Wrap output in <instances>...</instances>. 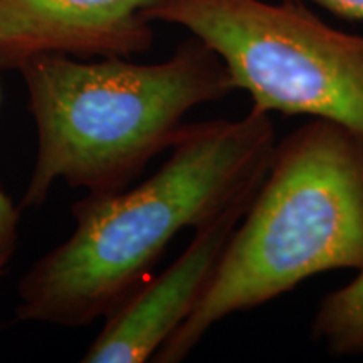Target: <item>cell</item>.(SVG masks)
<instances>
[{
    "instance_id": "cell-1",
    "label": "cell",
    "mask_w": 363,
    "mask_h": 363,
    "mask_svg": "<svg viewBox=\"0 0 363 363\" xmlns=\"http://www.w3.org/2000/svg\"><path fill=\"white\" fill-rule=\"evenodd\" d=\"M276 147L269 113L184 125L169 160L133 190L72 206L76 229L22 276L16 316L66 328L110 316L180 230L259 189Z\"/></svg>"
},
{
    "instance_id": "cell-2",
    "label": "cell",
    "mask_w": 363,
    "mask_h": 363,
    "mask_svg": "<svg viewBox=\"0 0 363 363\" xmlns=\"http://www.w3.org/2000/svg\"><path fill=\"white\" fill-rule=\"evenodd\" d=\"M363 267V135L330 120L276 143L269 170L187 320L153 360L182 362L224 318L311 276Z\"/></svg>"
},
{
    "instance_id": "cell-3",
    "label": "cell",
    "mask_w": 363,
    "mask_h": 363,
    "mask_svg": "<svg viewBox=\"0 0 363 363\" xmlns=\"http://www.w3.org/2000/svg\"><path fill=\"white\" fill-rule=\"evenodd\" d=\"M38 130V155L21 208H38L57 180L116 194L170 150L184 116L234 91L224 62L199 39L157 65L43 54L19 66Z\"/></svg>"
},
{
    "instance_id": "cell-4",
    "label": "cell",
    "mask_w": 363,
    "mask_h": 363,
    "mask_svg": "<svg viewBox=\"0 0 363 363\" xmlns=\"http://www.w3.org/2000/svg\"><path fill=\"white\" fill-rule=\"evenodd\" d=\"M143 17L206 44L256 110L321 118L363 135V35L335 29L299 0H155Z\"/></svg>"
},
{
    "instance_id": "cell-5",
    "label": "cell",
    "mask_w": 363,
    "mask_h": 363,
    "mask_svg": "<svg viewBox=\"0 0 363 363\" xmlns=\"http://www.w3.org/2000/svg\"><path fill=\"white\" fill-rule=\"evenodd\" d=\"M257 192V190H256ZM227 206L195 229L189 247L174 264L138 288L108 316L91 343L84 363H142L153 360L163 343L187 320L214 272L227 240L251 206L254 195Z\"/></svg>"
},
{
    "instance_id": "cell-6",
    "label": "cell",
    "mask_w": 363,
    "mask_h": 363,
    "mask_svg": "<svg viewBox=\"0 0 363 363\" xmlns=\"http://www.w3.org/2000/svg\"><path fill=\"white\" fill-rule=\"evenodd\" d=\"M155 0H0V69L43 54L126 57L148 51Z\"/></svg>"
},
{
    "instance_id": "cell-7",
    "label": "cell",
    "mask_w": 363,
    "mask_h": 363,
    "mask_svg": "<svg viewBox=\"0 0 363 363\" xmlns=\"http://www.w3.org/2000/svg\"><path fill=\"white\" fill-rule=\"evenodd\" d=\"M313 338L337 357L363 353V267L360 274L323 298L311 326Z\"/></svg>"
},
{
    "instance_id": "cell-8",
    "label": "cell",
    "mask_w": 363,
    "mask_h": 363,
    "mask_svg": "<svg viewBox=\"0 0 363 363\" xmlns=\"http://www.w3.org/2000/svg\"><path fill=\"white\" fill-rule=\"evenodd\" d=\"M21 207L0 190V261H11L19 238Z\"/></svg>"
},
{
    "instance_id": "cell-9",
    "label": "cell",
    "mask_w": 363,
    "mask_h": 363,
    "mask_svg": "<svg viewBox=\"0 0 363 363\" xmlns=\"http://www.w3.org/2000/svg\"><path fill=\"white\" fill-rule=\"evenodd\" d=\"M305 2V0H299ZM335 16L348 21H363V0H310Z\"/></svg>"
},
{
    "instance_id": "cell-10",
    "label": "cell",
    "mask_w": 363,
    "mask_h": 363,
    "mask_svg": "<svg viewBox=\"0 0 363 363\" xmlns=\"http://www.w3.org/2000/svg\"><path fill=\"white\" fill-rule=\"evenodd\" d=\"M7 264H9V261H0V278L4 276V271H6Z\"/></svg>"
}]
</instances>
